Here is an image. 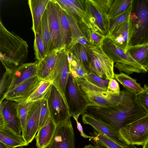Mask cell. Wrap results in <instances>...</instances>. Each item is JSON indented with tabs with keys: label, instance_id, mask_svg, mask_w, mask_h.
<instances>
[{
	"label": "cell",
	"instance_id": "obj_22",
	"mask_svg": "<svg viewBox=\"0 0 148 148\" xmlns=\"http://www.w3.org/2000/svg\"><path fill=\"white\" fill-rule=\"evenodd\" d=\"M49 0L28 1L33 22L32 29L34 34L40 31L41 20Z\"/></svg>",
	"mask_w": 148,
	"mask_h": 148
},
{
	"label": "cell",
	"instance_id": "obj_23",
	"mask_svg": "<svg viewBox=\"0 0 148 148\" xmlns=\"http://www.w3.org/2000/svg\"><path fill=\"white\" fill-rule=\"evenodd\" d=\"M65 12L69 22L72 35L71 42L68 49L77 43L88 47L91 45L84 35L77 20L71 14Z\"/></svg>",
	"mask_w": 148,
	"mask_h": 148
},
{
	"label": "cell",
	"instance_id": "obj_26",
	"mask_svg": "<svg viewBox=\"0 0 148 148\" xmlns=\"http://www.w3.org/2000/svg\"><path fill=\"white\" fill-rule=\"evenodd\" d=\"M52 84V83L46 79L40 80L35 89L26 100L23 102H36L42 100L49 93Z\"/></svg>",
	"mask_w": 148,
	"mask_h": 148
},
{
	"label": "cell",
	"instance_id": "obj_43",
	"mask_svg": "<svg viewBox=\"0 0 148 148\" xmlns=\"http://www.w3.org/2000/svg\"><path fill=\"white\" fill-rule=\"evenodd\" d=\"M107 91L114 94H119L121 91L118 83L114 79L109 80L107 89Z\"/></svg>",
	"mask_w": 148,
	"mask_h": 148
},
{
	"label": "cell",
	"instance_id": "obj_24",
	"mask_svg": "<svg viewBox=\"0 0 148 148\" xmlns=\"http://www.w3.org/2000/svg\"><path fill=\"white\" fill-rule=\"evenodd\" d=\"M55 1L58 15L63 48L68 49L72 40V35L69 22L64 11Z\"/></svg>",
	"mask_w": 148,
	"mask_h": 148
},
{
	"label": "cell",
	"instance_id": "obj_3",
	"mask_svg": "<svg viewBox=\"0 0 148 148\" xmlns=\"http://www.w3.org/2000/svg\"><path fill=\"white\" fill-rule=\"evenodd\" d=\"M130 18L132 34L130 46L148 43V0H132Z\"/></svg>",
	"mask_w": 148,
	"mask_h": 148
},
{
	"label": "cell",
	"instance_id": "obj_20",
	"mask_svg": "<svg viewBox=\"0 0 148 148\" xmlns=\"http://www.w3.org/2000/svg\"><path fill=\"white\" fill-rule=\"evenodd\" d=\"M61 50L53 49L43 59L38 61L36 76L40 80L46 79L50 75Z\"/></svg>",
	"mask_w": 148,
	"mask_h": 148
},
{
	"label": "cell",
	"instance_id": "obj_39",
	"mask_svg": "<svg viewBox=\"0 0 148 148\" xmlns=\"http://www.w3.org/2000/svg\"><path fill=\"white\" fill-rule=\"evenodd\" d=\"M83 79L94 85L106 90L107 89L110 80L100 78L91 71Z\"/></svg>",
	"mask_w": 148,
	"mask_h": 148
},
{
	"label": "cell",
	"instance_id": "obj_9",
	"mask_svg": "<svg viewBox=\"0 0 148 148\" xmlns=\"http://www.w3.org/2000/svg\"><path fill=\"white\" fill-rule=\"evenodd\" d=\"M46 97L50 117L56 125L71 117L68 108L58 90L53 84Z\"/></svg>",
	"mask_w": 148,
	"mask_h": 148
},
{
	"label": "cell",
	"instance_id": "obj_19",
	"mask_svg": "<svg viewBox=\"0 0 148 148\" xmlns=\"http://www.w3.org/2000/svg\"><path fill=\"white\" fill-rule=\"evenodd\" d=\"M57 125L50 116L44 124L38 130L35 138L38 148H47L51 142Z\"/></svg>",
	"mask_w": 148,
	"mask_h": 148
},
{
	"label": "cell",
	"instance_id": "obj_25",
	"mask_svg": "<svg viewBox=\"0 0 148 148\" xmlns=\"http://www.w3.org/2000/svg\"><path fill=\"white\" fill-rule=\"evenodd\" d=\"M0 141L14 148L29 145L22 134H18L5 127H0Z\"/></svg>",
	"mask_w": 148,
	"mask_h": 148
},
{
	"label": "cell",
	"instance_id": "obj_28",
	"mask_svg": "<svg viewBox=\"0 0 148 148\" xmlns=\"http://www.w3.org/2000/svg\"><path fill=\"white\" fill-rule=\"evenodd\" d=\"M127 51L136 61L146 69L148 64V43L130 46Z\"/></svg>",
	"mask_w": 148,
	"mask_h": 148
},
{
	"label": "cell",
	"instance_id": "obj_29",
	"mask_svg": "<svg viewBox=\"0 0 148 148\" xmlns=\"http://www.w3.org/2000/svg\"><path fill=\"white\" fill-rule=\"evenodd\" d=\"M114 78L126 90L131 93L137 94L143 90L138 83L136 80L123 72L115 74Z\"/></svg>",
	"mask_w": 148,
	"mask_h": 148
},
{
	"label": "cell",
	"instance_id": "obj_49",
	"mask_svg": "<svg viewBox=\"0 0 148 148\" xmlns=\"http://www.w3.org/2000/svg\"><path fill=\"white\" fill-rule=\"evenodd\" d=\"M128 145L130 148H138L135 145Z\"/></svg>",
	"mask_w": 148,
	"mask_h": 148
},
{
	"label": "cell",
	"instance_id": "obj_14",
	"mask_svg": "<svg viewBox=\"0 0 148 148\" xmlns=\"http://www.w3.org/2000/svg\"><path fill=\"white\" fill-rule=\"evenodd\" d=\"M40 80L35 76L26 80L9 91L0 100L14 101L17 103L25 101L35 89Z\"/></svg>",
	"mask_w": 148,
	"mask_h": 148
},
{
	"label": "cell",
	"instance_id": "obj_17",
	"mask_svg": "<svg viewBox=\"0 0 148 148\" xmlns=\"http://www.w3.org/2000/svg\"><path fill=\"white\" fill-rule=\"evenodd\" d=\"M82 116L83 123L91 125L94 129L105 135L117 143H126L120 137L119 131L111 127L86 113L82 115Z\"/></svg>",
	"mask_w": 148,
	"mask_h": 148
},
{
	"label": "cell",
	"instance_id": "obj_7",
	"mask_svg": "<svg viewBox=\"0 0 148 148\" xmlns=\"http://www.w3.org/2000/svg\"><path fill=\"white\" fill-rule=\"evenodd\" d=\"M121 138L128 145L143 146L148 139V114L120 129Z\"/></svg>",
	"mask_w": 148,
	"mask_h": 148
},
{
	"label": "cell",
	"instance_id": "obj_33",
	"mask_svg": "<svg viewBox=\"0 0 148 148\" xmlns=\"http://www.w3.org/2000/svg\"><path fill=\"white\" fill-rule=\"evenodd\" d=\"M78 23L84 35L90 44L94 46L101 47L105 36L99 35L88 28L83 22L80 21Z\"/></svg>",
	"mask_w": 148,
	"mask_h": 148
},
{
	"label": "cell",
	"instance_id": "obj_1",
	"mask_svg": "<svg viewBox=\"0 0 148 148\" xmlns=\"http://www.w3.org/2000/svg\"><path fill=\"white\" fill-rule=\"evenodd\" d=\"M136 94L123 90L120 101L108 107L89 106L85 113L119 131L125 125L144 116L146 112L138 104Z\"/></svg>",
	"mask_w": 148,
	"mask_h": 148
},
{
	"label": "cell",
	"instance_id": "obj_8",
	"mask_svg": "<svg viewBox=\"0 0 148 148\" xmlns=\"http://www.w3.org/2000/svg\"><path fill=\"white\" fill-rule=\"evenodd\" d=\"M66 88V96L70 115L71 116L82 115L90 104L82 94L77 79L74 78L70 73Z\"/></svg>",
	"mask_w": 148,
	"mask_h": 148
},
{
	"label": "cell",
	"instance_id": "obj_50",
	"mask_svg": "<svg viewBox=\"0 0 148 148\" xmlns=\"http://www.w3.org/2000/svg\"><path fill=\"white\" fill-rule=\"evenodd\" d=\"M146 69L147 71H148V64L147 66V67L146 68Z\"/></svg>",
	"mask_w": 148,
	"mask_h": 148
},
{
	"label": "cell",
	"instance_id": "obj_46",
	"mask_svg": "<svg viewBox=\"0 0 148 148\" xmlns=\"http://www.w3.org/2000/svg\"><path fill=\"white\" fill-rule=\"evenodd\" d=\"M93 144L97 148H108L99 143H94Z\"/></svg>",
	"mask_w": 148,
	"mask_h": 148
},
{
	"label": "cell",
	"instance_id": "obj_31",
	"mask_svg": "<svg viewBox=\"0 0 148 148\" xmlns=\"http://www.w3.org/2000/svg\"><path fill=\"white\" fill-rule=\"evenodd\" d=\"M68 50L77 58L87 73L90 72L88 47L77 43Z\"/></svg>",
	"mask_w": 148,
	"mask_h": 148
},
{
	"label": "cell",
	"instance_id": "obj_5",
	"mask_svg": "<svg viewBox=\"0 0 148 148\" xmlns=\"http://www.w3.org/2000/svg\"><path fill=\"white\" fill-rule=\"evenodd\" d=\"M88 49L90 71L104 79H114V63L101 47L90 45Z\"/></svg>",
	"mask_w": 148,
	"mask_h": 148
},
{
	"label": "cell",
	"instance_id": "obj_32",
	"mask_svg": "<svg viewBox=\"0 0 148 148\" xmlns=\"http://www.w3.org/2000/svg\"><path fill=\"white\" fill-rule=\"evenodd\" d=\"M93 138L92 143H99L108 148H130L126 143L120 144L116 143L105 135L93 129V132H90Z\"/></svg>",
	"mask_w": 148,
	"mask_h": 148
},
{
	"label": "cell",
	"instance_id": "obj_36",
	"mask_svg": "<svg viewBox=\"0 0 148 148\" xmlns=\"http://www.w3.org/2000/svg\"><path fill=\"white\" fill-rule=\"evenodd\" d=\"M132 1L128 8L123 13L115 17L108 18V34L111 33L116 27L129 18L131 11Z\"/></svg>",
	"mask_w": 148,
	"mask_h": 148
},
{
	"label": "cell",
	"instance_id": "obj_40",
	"mask_svg": "<svg viewBox=\"0 0 148 148\" xmlns=\"http://www.w3.org/2000/svg\"><path fill=\"white\" fill-rule=\"evenodd\" d=\"M50 116L46 97L41 100L39 129L45 123Z\"/></svg>",
	"mask_w": 148,
	"mask_h": 148
},
{
	"label": "cell",
	"instance_id": "obj_30",
	"mask_svg": "<svg viewBox=\"0 0 148 148\" xmlns=\"http://www.w3.org/2000/svg\"><path fill=\"white\" fill-rule=\"evenodd\" d=\"M67 51L70 73L74 78L84 79L88 73L82 64L71 52Z\"/></svg>",
	"mask_w": 148,
	"mask_h": 148
},
{
	"label": "cell",
	"instance_id": "obj_47",
	"mask_svg": "<svg viewBox=\"0 0 148 148\" xmlns=\"http://www.w3.org/2000/svg\"><path fill=\"white\" fill-rule=\"evenodd\" d=\"M82 148H97L95 145H93L91 144H89L88 145H86L84 147Z\"/></svg>",
	"mask_w": 148,
	"mask_h": 148
},
{
	"label": "cell",
	"instance_id": "obj_6",
	"mask_svg": "<svg viewBox=\"0 0 148 148\" xmlns=\"http://www.w3.org/2000/svg\"><path fill=\"white\" fill-rule=\"evenodd\" d=\"M69 74L67 51L66 49H62L59 52L52 72L46 80L51 82L56 88L69 109L66 94Z\"/></svg>",
	"mask_w": 148,
	"mask_h": 148
},
{
	"label": "cell",
	"instance_id": "obj_12",
	"mask_svg": "<svg viewBox=\"0 0 148 148\" xmlns=\"http://www.w3.org/2000/svg\"><path fill=\"white\" fill-rule=\"evenodd\" d=\"M74 133L71 117L57 125L51 142L47 148H75Z\"/></svg>",
	"mask_w": 148,
	"mask_h": 148
},
{
	"label": "cell",
	"instance_id": "obj_38",
	"mask_svg": "<svg viewBox=\"0 0 148 148\" xmlns=\"http://www.w3.org/2000/svg\"><path fill=\"white\" fill-rule=\"evenodd\" d=\"M34 47L35 58L39 61L43 59L46 55L45 52L44 46L41 36L40 30L34 34Z\"/></svg>",
	"mask_w": 148,
	"mask_h": 148
},
{
	"label": "cell",
	"instance_id": "obj_18",
	"mask_svg": "<svg viewBox=\"0 0 148 148\" xmlns=\"http://www.w3.org/2000/svg\"><path fill=\"white\" fill-rule=\"evenodd\" d=\"M38 61L24 63L12 70V79L9 90L22 82L36 76Z\"/></svg>",
	"mask_w": 148,
	"mask_h": 148
},
{
	"label": "cell",
	"instance_id": "obj_44",
	"mask_svg": "<svg viewBox=\"0 0 148 148\" xmlns=\"http://www.w3.org/2000/svg\"><path fill=\"white\" fill-rule=\"evenodd\" d=\"M79 116V115H73L72 116L76 121L77 128L80 132L81 136L85 138H89V140L90 141L93 138V137L86 135L84 132L82 125L78 121V118Z\"/></svg>",
	"mask_w": 148,
	"mask_h": 148
},
{
	"label": "cell",
	"instance_id": "obj_10",
	"mask_svg": "<svg viewBox=\"0 0 148 148\" xmlns=\"http://www.w3.org/2000/svg\"><path fill=\"white\" fill-rule=\"evenodd\" d=\"M86 16L84 24L89 28L101 36H105L108 33V18L102 13L90 0H85Z\"/></svg>",
	"mask_w": 148,
	"mask_h": 148
},
{
	"label": "cell",
	"instance_id": "obj_41",
	"mask_svg": "<svg viewBox=\"0 0 148 148\" xmlns=\"http://www.w3.org/2000/svg\"><path fill=\"white\" fill-rule=\"evenodd\" d=\"M94 5L103 14L108 16L110 9L114 0H90Z\"/></svg>",
	"mask_w": 148,
	"mask_h": 148
},
{
	"label": "cell",
	"instance_id": "obj_4",
	"mask_svg": "<svg viewBox=\"0 0 148 148\" xmlns=\"http://www.w3.org/2000/svg\"><path fill=\"white\" fill-rule=\"evenodd\" d=\"M77 79L82 94L90 106L108 107L117 104L121 99L122 91L119 94H112L108 92L107 90L94 85L84 79Z\"/></svg>",
	"mask_w": 148,
	"mask_h": 148
},
{
	"label": "cell",
	"instance_id": "obj_13",
	"mask_svg": "<svg viewBox=\"0 0 148 148\" xmlns=\"http://www.w3.org/2000/svg\"><path fill=\"white\" fill-rule=\"evenodd\" d=\"M46 8L51 35L52 49H63L58 15L55 0H49Z\"/></svg>",
	"mask_w": 148,
	"mask_h": 148
},
{
	"label": "cell",
	"instance_id": "obj_45",
	"mask_svg": "<svg viewBox=\"0 0 148 148\" xmlns=\"http://www.w3.org/2000/svg\"><path fill=\"white\" fill-rule=\"evenodd\" d=\"M0 148H14L9 146L0 141Z\"/></svg>",
	"mask_w": 148,
	"mask_h": 148
},
{
	"label": "cell",
	"instance_id": "obj_2",
	"mask_svg": "<svg viewBox=\"0 0 148 148\" xmlns=\"http://www.w3.org/2000/svg\"><path fill=\"white\" fill-rule=\"evenodd\" d=\"M0 21V61L5 70H13L27 59L28 46L22 38L8 30Z\"/></svg>",
	"mask_w": 148,
	"mask_h": 148
},
{
	"label": "cell",
	"instance_id": "obj_21",
	"mask_svg": "<svg viewBox=\"0 0 148 148\" xmlns=\"http://www.w3.org/2000/svg\"><path fill=\"white\" fill-rule=\"evenodd\" d=\"M55 0L65 11L72 14L78 20L84 22L86 16L85 0Z\"/></svg>",
	"mask_w": 148,
	"mask_h": 148
},
{
	"label": "cell",
	"instance_id": "obj_37",
	"mask_svg": "<svg viewBox=\"0 0 148 148\" xmlns=\"http://www.w3.org/2000/svg\"><path fill=\"white\" fill-rule=\"evenodd\" d=\"M5 70L0 81V100L9 91L12 81V70Z\"/></svg>",
	"mask_w": 148,
	"mask_h": 148
},
{
	"label": "cell",
	"instance_id": "obj_34",
	"mask_svg": "<svg viewBox=\"0 0 148 148\" xmlns=\"http://www.w3.org/2000/svg\"><path fill=\"white\" fill-rule=\"evenodd\" d=\"M132 0H114L110 9L108 18L117 16L124 12L130 6Z\"/></svg>",
	"mask_w": 148,
	"mask_h": 148
},
{
	"label": "cell",
	"instance_id": "obj_27",
	"mask_svg": "<svg viewBox=\"0 0 148 148\" xmlns=\"http://www.w3.org/2000/svg\"><path fill=\"white\" fill-rule=\"evenodd\" d=\"M40 30L44 43L45 52L46 56L52 50V37L49 26L47 8L44 12L41 20Z\"/></svg>",
	"mask_w": 148,
	"mask_h": 148
},
{
	"label": "cell",
	"instance_id": "obj_42",
	"mask_svg": "<svg viewBox=\"0 0 148 148\" xmlns=\"http://www.w3.org/2000/svg\"><path fill=\"white\" fill-rule=\"evenodd\" d=\"M143 88L142 92L137 94V100L139 105L148 114V86L145 84Z\"/></svg>",
	"mask_w": 148,
	"mask_h": 148
},
{
	"label": "cell",
	"instance_id": "obj_15",
	"mask_svg": "<svg viewBox=\"0 0 148 148\" xmlns=\"http://www.w3.org/2000/svg\"><path fill=\"white\" fill-rule=\"evenodd\" d=\"M132 34V26L129 17L106 36L115 45L127 52L130 46Z\"/></svg>",
	"mask_w": 148,
	"mask_h": 148
},
{
	"label": "cell",
	"instance_id": "obj_48",
	"mask_svg": "<svg viewBox=\"0 0 148 148\" xmlns=\"http://www.w3.org/2000/svg\"><path fill=\"white\" fill-rule=\"evenodd\" d=\"M142 148H148V139L143 146Z\"/></svg>",
	"mask_w": 148,
	"mask_h": 148
},
{
	"label": "cell",
	"instance_id": "obj_35",
	"mask_svg": "<svg viewBox=\"0 0 148 148\" xmlns=\"http://www.w3.org/2000/svg\"><path fill=\"white\" fill-rule=\"evenodd\" d=\"M36 102L26 103L23 101L17 103V111L22 126V134L24 132L29 112Z\"/></svg>",
	"mask_w": 148,
	"mask_h": 148
},
{
	"label": "cell",
	"instance_id": "obj_11",
	"mask_svg": "<svg viewBox=\"0 0 148 148\" xmlns=\"http://www.w3.org/2000/svg\"><path fill=\"white\" fill-rule=\"evenodd\" d=\"M18 103L15 101L4 100L0 103V127H6L21 135L22 128L18 116Z\"/></svg>",
	"mask_w": 148,
	"mask_h": 148
},
{
	"label": "cell",
	"instance_id": "obj_16",
	"mask_svg": "<svg viewBox=\"0 0 148 148\" xmlns=\"http://www.w3.org/2000/svg\"><path fill=\"white\" fill-rule=\"evenodd\" d=\"M41 100L36 102L29 111L24 132L22 134L28 144L35 138L39 129Z\"/></svg>",
	"mask_w": 148,
	"mask_h": 148
}]
</instances>
